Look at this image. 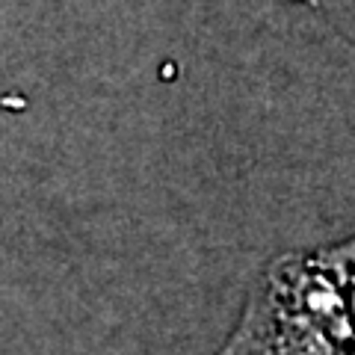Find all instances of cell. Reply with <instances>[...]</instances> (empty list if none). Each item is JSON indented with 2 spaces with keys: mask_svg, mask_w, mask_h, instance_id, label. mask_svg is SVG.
Segmentation results:
<instances>
[{
  "mask_svg": "<svg viewBox=\"0 0 355 355\" xmlns=\"http://www.w3.org/2000/svg\"><path fill=\"white\" fill-rule=\"evenodd\" d=\"M219 355H352V240L279 254Z\"/></svg>",
  "mask_w": 355,
  "mask_h": 355,
  "instance_id": "1",
  "label": "cell"
},
{
  "mask_svg": "<svg viewBox=\"0 0 355 355\" xmlns=\"http://www.w3.org/2000/svg\"><path fill=\"white\" fill-rule=\"evenodd\" d=\"M293 3H302V6H314L317 0H293Z\"/></svg>",
  "mask_w": 355,
  "mask_h": 355,
  "instance_id": "2",
  "label": "cell"
}]
</instances>
